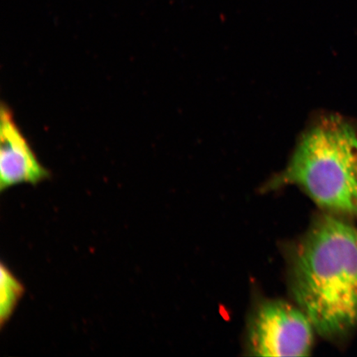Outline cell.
<instances>
[{"instance_id": "6da1fadb", "label": "cell", "mask_w": 357, "mask_h": 357, "mask_svg": "<svg viewBox=\"0 0 357 357\" xmlns=\"http://www.w3.org/2000/svg\"><path fill=\"white\" fill-rule=\"evenodd\" d=\"M293 292L324 337L357 324V229L331 215L320 218L301 241L293 263Z\"/></svg>"}, {"instance_id": "7a4b0ae2", "label": "cell", "mask_w": 357, "mask_h": 357, "mask_svg": "<svg viewBox=\"0 0 357 357\" xmlns=\"http://www.w3.org/2000/svg\"><path fill=\"white\" fill-rule=\"evenodd\" d=\"M296 185L339 215L357 214V133L338 116L319 120L303 134L273 185Z\"/></svg>"}, {"instance_id": "3957f363", "label": "cell", "mask_w": 357, "mask_h": 357, "mask_svg": "<svg viewBox=\"0 0 357 357\" xmlns=\"http://www.w3.org/2000/svg\"><path fill=\"white\" fill-rule=\"evenodd\" d=\"M314 328L302 310L282 301L266 303L252 323V351L259 356H309Z\"/></svg>"}, {"instance_id": "277c9868", "label": "cell", "mask_w": 357, "mask_h": 357, "mask_svg": "<svg viewBox=\"0 0 357 357\" xmlns=\"http://www.w3.org/2000/svg\"><path fill=\"white\" fill-rule=\"evenodd\" d=\"M51 173L39 162L32 146L3 102L0 110V191L20 184L37 185Z\"/></svg>"}, {"instance_id": "5b68a950", "label": "cell", "mask_w": 357, "mask_h": 357, "mask_svg": "<svg viewBox=\"0 0 357 357\" xmlns=\"http://www.w3.org/2000/svg\"><path fill=\"white\" fill-rule=\"evenodd\" d=\"M24 292V284L3 263H1L0 266V326L1 328L10 319Z\"/></svg>"}]
</instances>
